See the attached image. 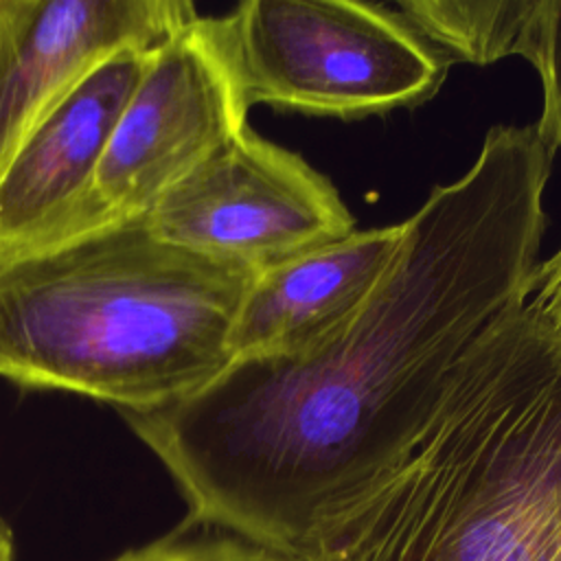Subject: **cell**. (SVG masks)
Returning a JSON list of instances; mask_svg holds the SVG:
<instances>
[{
	"label": "cell",
	"mask_w": 561,
	"mask_h": 561,
	"mask_svg": "<svg viewBox=\"0 0 561 561\" xmlns=\"http://www.w3.org/2000/svg\"><path fill=\"white\" fill-rule=\"evenodd\" d=\"M305 561H561V329L539 305L480 337L408 458Z\"/></svg>",
	"instance_id": "1"
},
{
	"label": "cell",
	"mask_w": 561,
	"mask_h": 561,
	"mask_svg": "<svg viewBox=\"0 0 561 561\" xmlns=\"http://www.w3.org/2000/svg\"><path fill=\"white\" fill-rule=\"evenodd\" d=\"M256 270L158 237L131 217L0 263V377L118 412L195 392L230 362Z\"/></svg>",
	"instance_id": "2"
},
{
	"label": "cell",
	"mask_w": 561,
	"mask_h": 561,
	"mask_svg": "<svg viewBox=\"0 0 561 561\" xmlns=\"http://www.w3.org/2000/svg\"><path fill=\"white\" fill-rule=\"evenodd\" d=\"M215 26L248 105L353 121L430 101L451 66L375 2L248 0Z\"/></svg>",
	"instance_id": "3"
},
{
	"label": "cell",
	"mask_w": 561,
	"mask_h": 561,
	"mask_svg": "<svg viewBox=\"0 0 561 561\" xmlns=\"http://www.w3.org/2000/svg\"><path fill=\"white\" fill-rule=\"evenodd\" d=\"M145 217L158 237L180 248L252 270L355 230L322 173L250 129L210 153Z\"/></svg>",
	"instance_id": "4"
},
{
	"label": "cell",
	"mask_w": 561,
	"mask_h": 561,
	"mask_svg": "<svg viewBox=\"0 0 561 561\" xmlns=\"http://www.w3.org/2000/svg\"><path fill=\"white\" fill-rule=\"evenodd\" d=\"M248 101L215 18H195L149 55L94 178L114 221L151 206L221 145L248 129Z\"/></svg>",
	"instance_id": "5"
},
{
	"label": "cell",
	"mask_w": 561,
	"mask_h": 561,
	"mask_svg": "<svg viewBox=\"0 0 561 561\" xmlns=\"http://www.w3.org/2000/svg\"><path fill=\"white\" fill-rule=\"evenodd\" d=\"M151 50L99 61L20 145L0 175V263L114 224L94 202V178Z\"/></svg>",
	"instance_id": "6"
},
{
	"label": "cell",
	"mask_w": 561,
	"mask_h": 561,
	"mask_svg": "<svg viewBox=\"0 0 561 561\" xmlns=\"http://www.w3.org/2000/svg\"><path fill=\"white\" fill-rule=\"evenodd\" d=\"M195 18L186 0H0V175L90 68L156 48Z\"/></svg>",
	"instance_id": "7"
},
{
	"label": "cell",
	"mask_w": 561,
	"mask_h": 561,
	"mask_svg": "<svg viewBox=\"0 0 561 561\" xmlns=\"http://www.w3.org/2000/svg\"><path fill=\"white\" fill-rule=\"evenodd\" d=\"M403 232V221L353 230L256 270L232 327V359L287 351L342 324L386 276Z\"/></svg>",
	"instance_id": "8"
},
{
	"label": "cell",
	"mask_w": 561,
	"mask_h": 561,
	"mask_svg": "<svg viewBox=\"0 0 561 561\" xmlns=\"http://www.w3.org/2000/svg\"><path fill=\"white\" fill-rule=\"evenodd\" d=\"M537 0H401L397 11L449 61L522 55Z\"/></svg>",
	"instance_id": "9"
},
{
	"label": "cell",
	"mask_w": 561,
	"mask_h": 561,
	"mask_svg": "<svg viewBox=\"0 0 561 561\" xmlns=\"http://www.w3.org/2000/svg\"><path fill=\"white\" fill-rule=\"evenodd\" d=\"M522 57L539 75L543 105L535 123L554 151H561V0H537Z\"/></svg>",
	"instance_id": "10"
},
{
	"label": "cell",
	"mask_w": 561,
	"mask_h": 561,
	"mask_svg": "<svg viewBox=\"0 0 561 561\" xmlns=\"http://www.w3.org/2000/svg\"><path fill=\"white\" fill-rule=\"evenodd\" d=\"M114 561H305L256 546L237 535L188 522L149 546L129 550Z\"/></svg>",
	"instance_id": "11"
},
{
	"label": "cell",
	"mask_w": 561,
	"mask_h": 561,
	"mask_svg": "<svg viewBox=\"0 0 561 561\" xmlns=\"http://www.w3.org/2000/svg\"><path fill=\"white\" fill-rule=\"evenodd\" d=\"M530 300L561 329V245L546 261H539Z\"/></svg>",
	"instance_id": "12"
},
{
	"label": "cell",
	"mask_w": 561,
	"mask_h": 561,
	"mask_svg": "<svg viewBox=\"0 0 561 561\" xmlns=\"http://www.w3.org/2000/svg\"><path fill=\"white\" fill-rule=\"evenodd\" d=\"M15 548H13V535L11 528L0 519V561H13Z\"/></svg>",
	"instance_id": "13"
}]
</instances>
